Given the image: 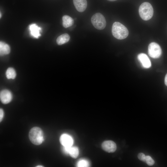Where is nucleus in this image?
<instances>
[{
	"mask_svg": "<svg viewBox=\"0 0 167 167\" xmlns=\"http://www.w3.org/2000/svg\"><path fill=\"white\" fill-rule=\"evenodd\" d=\"M112 33L115 38L122 40L126 38L129 34L127 28L123 24L118 22H115L113 24Z\"/></svg>",
	"mask_w": 167,
	"mask_h": 167,
	"instance_id": "nucleus-1",
	"label": "nucleus"
},
{
	"mask_svg": "<svg viewBox=\"0 0 167 167\" xmlns=\"http://www.w3.org/2000/svg\"><path fill=\"white\" fill-rule=\"evenodd\" d=\"M29 138L32 143L36 145H39L44 140L43 132L40 128L34 127L29 131Z\"/></svg>",
	"mask_w": 167,
	"mask_h": 167,
	"instance_id": "nucleus-2",
	"label": "nucleus"
},
{
	"mask_svg": "<svg viewBox=\"0 0 167 167\" xmlns=\"http://www.w3.org/2000/svg\"><path fill=\"white\" fill-rule=\"evenodd\" d=\"M139 12L140 17L143 20H148L151 19L153 15V8L149 3L144 2L140 5Z\"/></svg>",
	"mask_w": 167,
	"mask_h": 167,
	"instance_id": "nucleus-3",
	"label": "nucleus"
},
{
	"mask_svg": "<svg viewBox=\"0 0 167 167\" xmlns=\"http://www.w3.org/2000/svg\"><path fill=\"white\" fill-rule=\"evenodd\" d=\"M91 22L94 27L99 30L103 29L106 25V21L105 17L99 13H96L92 16Z\"/></svg>",
	"mask_w": 167,
	"mask_h": 167,
	"instance_id": "nucleus-4",
	"label": "nucleus"
},
{
	"mask_svg": "<svg viewBox=\"0 0 167 167\" xmlns=\"http://www.w3.org/2000/svg\"><path fill=\"white\" fill-rule=\"evenodd\" d=\"M148 52L150 57L154 58H157L161 57L162 50L158 44L153 42L150 43L148 45Z\"/></svg>",
	"mask_w": 167,
	"mask_h": 167,
	"instance_id": "nucleus-5",
	"label": "nucleus"
},
{
	"mask_svg": "<svg viewBox=\"0 0 167 167\" xmlns=\"http://www.w3.org/2000/svg\"><path fill=\"white\" fill-rule=\"evenodd\" d=\"M101 146L103 150L108 152H113L117 149L116 144L111 140H106L104 141L102 143Z\"/></svg>",
	"mask_w": 167,
	"mask_h": 167,
	"instance_id": "nucleus-6",
	"label": "nucleus"
},
{
	"mask_svg": "<svg viewBox=\"0 0 167 167\" xmlns=\"http://www.w3.org/2000/svg\"><path fill=\"white\" fill-rule=\"evenodd\" d=\"M0 98L2 103L7 104L12 100V95L10 91L7 89H4L0 92Z\"/></svg>",
	"mask_w": 167,
	"mask_h": 167,
	"instance_id": "nucleus-7",
	"label": "nucleus"
},
{
	"mask_svg": "<svg viewBox=\"0 0 167 167\" xmlns=\"http://www.w3.org/2000/svg\"><path fill=\"white\" fill-rule=\"evenodd\" d=\"M60 141L62 146L65 147L72 146L73 143V140L69 135L64 134L60 136Z\"/></svg>",
	"mask_w": 167,
	"mask_h": 167,
	"instance_id": "nucleus-8",
	"label": "nucleus"
},
{
	"mask_svg": "<svg viewBox=\"0 0 167 167\" xmlns=\"http://www.w3.org/2000/svg\"><path fill=\"white\" fill-rule=\"evenodd\" d=\"M138 58L144 68H148L151 66L150 61L148 56L145 54H139L138 56Z\"/></svg>",
	"mask_w": 167,
	"mask_h": 167,
	"instance_id": "nucleus-9",
	"label": "nucleus"
},
{
	"mask_svg": "<svg viewBox=\"0 0 167 167\" xmlns=\"http://www.w3.org/2000/svg\"><path fill=\"white\" fill-rule=\"evenodd\" d=\"M73 2L76 9L79 12L84 11L87 7L86 0H73Z\"/></svg>",
	"mask_w": 167,
	"mask_h": 167,
	"instance_id": "nucleus-10",
	"label": "nucleus"
},
{
	"mask_svg": "<svg viewBox=\"0 0 167 167\" xmlns=\"http://www.w3.org/2000/svg\"><path fill=\"white\" fill-rule=\"evenodd\" d=\"M29 29L31 36L36 38H38L41 35L40 32L41 29L35 24H33L29 26Z\"/></svg>",
	"mask_w": 167,
	"mask_h": 167,
	"instance_id": "nucleus-11",
	"label": "nucleus"
},
{
	"mask_svg": "<svg viewBox=\"0 0 167 167\" xmlns=\"http://www.w3.org/2000/svg\"><path fill=\"white\" fill-rule=\"evenodd\" d=\"M11 49L8 45L4 42H0V54L1 56H3L8 54L10 52Z\"/></svg>",
	"mask_w": 167,
	"mask_h": 167,
	"instance_id": "nucleus-12",
	"label": "nucleus"
},
{
	"mask_svg": "<svg viewBox=\"0 0 167 167\" xmlns=\"http://www.w3.org/2000/svg\"><path fill=\"white\" fill-rule=\"evenodd\" d=\"M62 25L65 28H67L72 26L74 23L73 19L67 15H64L62 18Z\"/></svg>",
	"mask_w": 167,
	"mask_h": 167,
	"instance_id": "nucleus-13",
	"label": "nucleus"
},
{
	"mask_svg": "<svg viewBox=\"0 0 167 167\" xmlns=\"http://www.w3.org/2000/svg\"><path fill=\"white\" fill-rule=\"evenodd\" d=\"M70 39V36L67 33L63 34L59 36L56 40L57 44L59 45H62L68 42Z\"/></svg>",
	"mask_w": 167,
	"mask_h": 167,
	"instance_id": "nucleus-14",
	"label": "nucleus"
},
{
	"mask_svg": "<svg viewBox=\"0 0 167 167\" xmlns=\"http://www.w3.org/2000/svg\"><path fill=\"white\" fill-rule=\"evenodd\" d=\"M6 78L8 79H14L16 76V73L14 68L12 67L8 68L6 72Z\"/></svg>",
	"mask_w": 167,
	"mask_h": 167,
	"instance_id": "nucleus-15",
	"label": "nucleus"
},
{
	"mask_svg": "<svg viewBox=\"0 0 167 167\" xmlns=\"http://www.w3.org/2000/svg\"><path fill=\"white\" fill-rule=\"evenodd\" d=\"M79 154V151L78 148L76 147H70L68 154H69L72 157L76 158L78 156Z\"/></svg>",
	"mask_w": 167,
	"mask_h": 167,
	"instance_id": "nucleus-16",
	"label": "nucleus"
},
{
	"mask_svg": "<svg viewBox=\"0 0 167 167\" xmlns=\"http://www.w3.org/2000/svg\"><path fill=\"white\" fill-rule=\"evenodd\" d=\"M77 166L79 167H88L89 166V163L88 161L85 159H82L78 162Z\"/></svg>",
	"mask_w": 167,
	"mask_h": 167,
	"instance_id": "nucleus-17",
	"label": "nucleus"
},
{
	"mask_svg": "<svg viewBox=\"0 0 167 167\" xmlns=\"http://www.w3.org/2000/svg\"><path fill=\"white\" fill-rule=\"evenodd\" d=\"M146 163L149 166L153 165L155 162L154 160L149 156H146Z\"/></svg>",
	"mask_w": 167,
	"mask_h": 167,
	"instance_id": "nucleus-18",
	"label": "nucleus"
},
{
	"mask_svg": "<svg viewBox=\"0 0 167 167\" xmlns=\"http://www.w3.org/2000/svg\"><path fill=\"white\" fill-rule=\"evenodd\" d=\"M138 159L140 161L146 162V156L143 153H139L138 155Z\"/></svg>",
	"mask_w": 167,
	"mask_h": 167,
	"instance_id": "nucleus-19",
	"label": "nucleus"
},
{
	"mask_svg": "<svg viewBox=\"0 0 167 167\" xmlns=\"http://www.w3.org/2000/svg\"><path fill=\"white\" fill-rule=\"evenodd\" d=\"M4 116V112L2 109H0V122H1Z\"/></svg>",
	"mask_w": 167,
	"mask_h": 167,
	"instance_id": "nucleus-20",
	"label": "nucleus"
},
{
	"mask_svg": "<svg viewBox=\"0 0 167 167\" xmlns=\"http://www.w3.org/2000/svg\"><path fill=\"white\" fill-rule=\"evenodd\" d=\"M165 85L167 86V74H166L165 77Z\"/></svg>",
	"mask_w": 167,
	"mask_h": 167,
	"instance_id": "nucleus-21",
	"label": "nucleus"
},
{
	"mask_svg": "<svg viewBox=\"0 0 167 167\" xmlns=\"http://www.w3.org/2000/svg\"><path fill=\"white\" fill-rule=\"evenodd\" d=\"M109 1H116V0H107Z\"/></svg>",
	"mask_w": 167,
	"mask_h": 167,
	"instance_id": "nucleus-22",
	"label": "nucleus"
},
{
	"mask_svg": "<svg viewBox=\"0 0 167 167\" xmlns=\"http://www.w3.org/2000/svg\"><path fill=\"white\" fill-rule=\"evenodd\" d=\"M36 167H43V166H42V165H38L37 166H36Z\"/></svg>",
	"mask_w": 167,
	"mask_h": 167,
	"instance_id": "nucleus-23",
	"label": "nucleus"
}]
</instances>
